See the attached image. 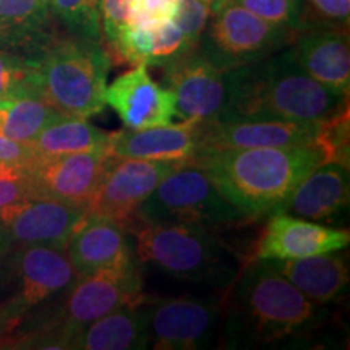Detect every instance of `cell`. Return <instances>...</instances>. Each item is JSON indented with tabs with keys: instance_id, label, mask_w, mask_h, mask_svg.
<instances>
[{
	"instance_id": "7402d4cb",
	"label": "cell",
	"mask_w": 350,
	"mask_h": 350,
	"mask_svg": "<svg viewBox=\"0 0 350 350\" xmlns=\"http://www.w3.org/2000/svg\"><path fill=\"white\" fill-rule=\"evenodd\" d=\"M288 282L317 304H329L344 297L349 287V266L336 252L304 258L268 260Z\"/></svg>"
},
{
	"instance_id": "f546056e",
	"label": "cell",
	"mask_w": 350,
	"mask_h": 350,
	"mask_svg": "<svg viewBox=\"0 0 350 350\" xmlns=\"http://www.w3.org/2000/svg\"><path fill=\"white\" fill-rule=\"evenodd\" d=\"M268 23L300 29L304 25V0H234Z\"/></svg>"
},
{
	"instance_id": "2e32d148",
	"label": "cell",
	"mask_w": 350,
	"mask_h": 350,
	"mask_svg": "<svg viewBox=\"0 0 350 350\" xmlns=\"http://www.w3.org/2000/svg\"><path fill=\"white\" fill-rule=\"evenodd\" d=\"M106 104L130 130L169 125L177 119L170 91L157 85L143 64L135 65L106 88Z\"/></svg>"
},
{
	"instance_id": "7c38bea8",
	"label": "cell",
	"mask_w": 350,
	"mask_h": 350,
	"mask_svg": "<svg viewBox=\"0 0 350 350\" xmlns=\"http://www.w3.org/2000/svg\"><path fill=\"white\" fill-rule=\"evenodd\" d=\"M151 347L156 350H195L211 342L221 318L216 299L172 297L143 300Z\"/></svg>"
},
{
	"instance_id": "d4e9b609",
	"label": "cell",
	"mask_w": 350,
	"mask_h": 350,
	"mask_svg": "<svg viewBox=\"0 0 350 350\" xmlns=\"http://www.w3.org/2000/svg\"><path fill=\"white\" fill-rule=\"evenodd\" d=\"M111 133L80 117L62 116L46 126L29 143L34 156H57L70 152L107 151Z\"/></svg>"
},
{
	"instance_id": "603a6c76",
	"label": "cell",
	"mask_w": 350,
	"mask_h": 350,
	"mask_svg": "<svg viewBox=\"0 0 350 350\" xmlns=\"http://www.w3.org/2000/svg\"><path fill=\"white\" fill-rule=\"evenodd\" d=\"M151 347L143 301L126 305L83 326L70 340V349L139 350Z\"/></svg>"
},
{
	"instance_id": "30bf717a",
	"label": "cell",
	"mask_w": 350,
	"mask_h": 350,
	"mask_svg": "<svg viewBox=\"0 0 350 350\" xmlns=\"http://www.w3.org/2000/svg\"><path fill=\"white\" fill-rule=\"evenodd\" d=\"M86 209L44 196H25L0 206V256L29 245L65 250Z\"/></svg>"
},
{
	"instance_id": "83f0119b",
	"label": "cell",
	"mask_w": 350,
	"mask_h": 350,
	"mask_svg": "<svg viewBox=\"0 0 350 350\" xmlns=\"http://www.w3.org/2000/svg\"><path fill=\"white\" fill-rule=\"evenodd\" d=\"M38 94L33 59L0 51V103Z\"/></svg>"
},
{
	"instance_id": "ac0fdd59",
	"label": "cell",
	"mask_w": 350,
	"mask_h": 350,
	"mask_svg": "<svg viewBox=\"0 0 350 350\" xmlns=\"http://www.w3.org/2000/svg\"><path fill=\"white\" fill-rule=\"evenodd\" d=\"M350 232L318 224L286 213H274L256 247V258L286 260L347 248Z\"/></svg>"
},
{
	"instance_id": "52a82bcc",
	"label": "cell",
	"mask_w": 350,
	"mask_h": 350,
	"mask_svg": "<svg viewBox=\"0 0 350 350\" xmlns=\"http://www.w3.org/2000/svg\"><path fill=\"white\" fill-rule=\"evenodd\" d=\"M299 29L268 23L234 0H216L198 51L222 72L286 49Z\"/></svg>"
},
{
	"instance_id": "74e56055",
	"label": "cell",
	"mask_w": 350,
	"mask_h": 350,
	"mask_svg": "<svg viewBox=\"0 0 350 350\" xmlns=\"http://www.w3.org/2000/svg\"><path fill=\"white\" fill-rule=\"evenodd\" d=\"M23 167H13V165H7V164H0V177H5V175H13Z\"/></svg>"
},
{
	"instance_id": "484cf974",
	"label": "cell",
	"mask_w": 350,
	"mask_h": 350,
	"mask_svg": "<svg viewBox=\"0 0 350 350\" xmlns=\"http://www.w3.org/2000/svg\"><path fill=\"white\" fill-rule=\"evenodd\" d=\"M62 116L36 94L5 100L0 103V135L13 142L29 144L46 126Z\"/></svg>"
},
{
	"instance_id": "4dcf8cb0",
	"label": "cell",
	"mask_w": 350,
	"mask_h": 350,
	"mask_svg": "<svg viewBox=\"0 0 350 350\" xmlns=\"http://www.w3.org/2000/svg\"><path fill=\"white\" fill-rule=\"evenodd\" d=\"M216 0H182L175 23L178 25L185 39L188 51L198 49V44L211 16Z\"/></svg>"
},
{
	"instance_id": "4316f807",
	"label": "cell",
	"mask_w": 350,
	"mask_h": 350,
	"mask_svg": "<svg viewBox=\"0 0 350 350\" xmlns=\"http://www.w3.org/2000/svg\"><path fill=\"white\" fill-rule=\"evenodd\" d=\"M49 3L51 10L67 26L70 34L100 42L103 0H49Z\"/></svg>"
},
{
	"instance_id": "e575fe53",
	"label": "cell",
	"mask_w": 350,
	"mask_h": 350,
	"mask_svg": "<svg viewBox=\"0 0 350 350\" xmlns=\"http://www.w3.org/2000/svg\"><path fill=\"white\" fill-rule=\"evenodd\" d=\"M34 159V152L29 144L18 142L0 135V164L13 165V167H25Z\"/></svg>"
},
{
	"instance_id": "ffe728a7",
	"label": "cell",
	"mask_w": 350,
	"mask_h": 350,
	"mask_svg": "<svg viewBox=\"0 0 350 350\" xmlns=\"http://www.w3.org/2000/svg\"><path fill=\"white\" fill-rule=\"evenodd\" d=\"M291 49L300 67L313 80L334 93L349 96L350 47L347 33L319 26L300 28Z\"/></svg>"
},
{
	"instance_id": "8fae6325",
	"label": "cell",
	"mask_w": 350,
	"mask_h": 350,
	"mask_svg": "<svg viewBox=\"0 0 350 350\" xmlns=\"http://www.w3.org/2000/svg\"><path fill=\"white\" fill-rule=\"evenodd\" d=\"M107 151L34 156L23 167L34 196L88 208L111 165Z\"/></svg>"
},
{
	"instance_id": "ba28073f",
	"label": "cell",
	"mask_w": 350,
	"mask_h": 350,
	"mask_svg": "<svg viewBox=\"0 0 350 350\" xmlns=\"http://www.w3.org/2000/svg\"><path fill=\"white\" fill-rule=\"evenodd\" d=\"M143 278L138 261L124 269L81 278L64 294L62 308L31 347L70 349V340L83 326L126 305H139Z\"/></svg>"
},
{
	"instance_id": "e0dca14e",
	"label": "cell",
	"mask_w": 350,
	"mask_h": 350,
	"mask_svg": "<svg viewBox=\"0 0 350 350\" xmlns=\"http://www.w3.org/2000/svg\"><path fill=\"white\" fill-rule=\"evenodd\" d=\"M78 279L124 269L137 261L125 227L106 217L86 216L65 245Z\"/></svg>"
},
{
	"instance_id": "f35d334b",
	"label": "cell",
	"mask_w": 350,
	"mask_h": 350,
	"mask_svg": "<svg viewBox=\"0 0 350 350\" xmlns=\"http://www.w3.org/2000/svg\"><path fill=\"white\" fill-rule=\"evenodd\" d=\"M7 331H8L7 325H5V323H3V319L0 318V334H2V332H7Z\"/></svg>"
},
{
	"instance_id": "8992f818",
	"label": "cell",
	"mask_w": 350,
	"mask_h": 350,
	"mask_svg": "<svg viewBox=\"0 0 350 350\" xmlns=\"http://www.w3.org/2000/svg\"><path fill=\"white\" fill-rule=\"evenodd\" d=\"M245 219L248 217L219 193L203 170L185 164L169 174L144 198L131 224H180L211 230L213 227L239 224Z\"/></svg>"
},
{
	"instance_id": "836d02e7",
	"label": "cell",
	"mask_w": 350,
	"mask_h": 350,
	"mask_svg": "<svg viewBox=\"0 0 350 350\" xmlns=\"http://www.w3.org/2000/svg\"><path fill=\"white\" fill-rule=\"evenodd\" d=\"M130 2L131 0H103L100 25H103V36L107 42H111L120 29L129 25Z\"/></svg>"
},
{
	"instance_id": "9c48e42d",
	"label": "cell",
	"mask_w": 350,
	"mask_h": 350,
	"mask_svg": "<svg viewBox=\"0 0 350 350\" xmlns=\"http://www.w3.org/2000/svg\"><path fill=\"white\" fill-rule=\"evenodd\" d=\"M12 253L16 291L0 306V318L8 329L33 308L64 295L78 281L75 268L62 248L29 245Z\"/></svg>"
},
{
	"instance_id": "1f68e13d",
	"label": "cell",
	"mask_w": 350,
	"mask_h": 350,
	"mask_svg": "<svg viewBox=\"0 0 350 350\" xmlns=\"http://www.w3.org/2000/svg\"><path fill=\"white\" fill-rule=\"evenodd\" d=\"M152 31V52L151 59L148 65H154V67L163 68L164 65L177 59L183 54H188L185 39L178 28V25L175 23V20H169L156 26Z\"/></svg>"
},
{
	"instance_id": "277c9868",
	"label": "cell",
	"mask_w": 350,
	"mask_h": 350,
	"mask_svg": "<svg viewBox=\"0 0 350 350\" xmlns=\"http://www.w3.org/2000/svg\"><path fill=\"white\" fill-rule=\"evenodd\" d=\"M38 94L67 117L90 119L106 107L112 59L99 41L52 36L33 57Z\"/></svg>"
},
{
	"instance_id": "f1b7e54d",
	"label": "cell",
	"mask_w": 350,
	"mask_h": 350,
	"mask_svg": "<svg viewBox=\"0 0 350 350\" xmlns=\"http://www.w3.org/2000/svg\"><path fill=\"white\" fill-rule=\"evenodd\" d=\"M111 59L130 65H148L152 52V31L138 26L125 25L119 34L107 42Z\"/></svg>"
},
{
	"instance_id": "5bb4252c",
	"label": "cell",
	"mask_w": 350,
	"mask_h": 350,
	"mask_svg": "<svg viewBox=\"0 0 350 350\" xmlns=\"http://www.w3.org/2000/svg\"><path fill=\"white\" fill-rule=\"evenodd\" d=\"M164 85L172 94L178 120L211 122L227 106L226 72L209 62L198 49L164 65Z\"/></svg>"
},
{
	"instance_id": "3957f363",
	"label": "cell",
	"mask_w": 350,
	"mask_h": 350,
	"mask_svg": "<svg viewBox=\"0 0 350 350\" xmlns=\"http://www.w3.org/2000/svg\"><path fill=\"white\" fill-rule=\"evenodd\" d=\"M326 312L268 260L247 265L232 288L224 338L229 347L268 344L318 326Z\"/></svg>"
},
{
	"instance_id": "d6a6232c",
	"label": "cell",
	"mask_w": 350,
	"mask_h": 350,
	"mask_svg": "<svg viewBox=\"0 0 350 350\" xmlns=\"http://www.w3.org/2000/svg\"><path fill=\"white\" fill-rule=\"evenodd\" d=\"M182 0H131L129 8V25L154 29L164 21L174 20Z\"/></svg>"
},
{
	"instance_id": "cb8c5ba5",
	"label": "cell",
	"mask_w": 350,
	"mask_h": 350,
	"mask_svg": "<svg viewBox=\"0 0 350 350\" xmlns=\"http://www.w3.org/2000/svg\"><path fill=\"white\" fill-rule=\"evenodd\" d=\"M49 0H0V46L31 49L33 57L52 38Z\"/></svg>"
},
{
	"instance_id": "9a60e30c",
	"label": "cell",
	"mask_w": 350,
	"mask_h": 350,
	"mask_svg": "<svg viewBox=\"0 0 350 350\" xmlns=\"http://www.w3.org/2000/svg\"><path fill=\"white\" fill-rule=\"evenodd\" d=\"M319 125L281 119H216L201 122L198 152L318 144Z\"/></svg>"
},
{
	"instance_id": "44dd1931",
	"label": "cell",
	"mask_w": 350,
	"mask_h": 350,
	"mask_svg": "<svg viewBox=\"0 0 350 350\" xmlns=\"http://www.w3.org/2000/svg\"><path fill=\"white\" fill-rule=\"evenodd\" d=\"M349 165L323 163L294 188L275 213H286L306 221H327L349 204Z\"/></svg>"
},
{
	"instance_id": "4fadbf2b",
	"label": "cell",
	"mask_w": 350,
	"mask_h": 350,
	"mask_svg": "<svg viewBox=\"0 0 350 350\" xmlns=\"http://www.w3.org/2000/svg\"><path fill=\"white\" fill-rule=\"evenodd\" d=\"M185 164L113 156L94 198L88 204L86 216L112 219L126 229L144 198L152 193L161 180Z\"/></svg>"
},
{
	"instance_id": "d590c367",
	"label": "cell",
	"mask_w": 350,
	"mask_h": 350,
	"mask_svg": "<svg viewBox=\"0 0 350 350\" xmlns=\"http://www.w3.org/2000/svg\"><path fill=\"white\" fill-rule=\"evenodd\" d=\"M31 195V187H29V182L28 178H26L23 169L13 175L0 177V206L10 203V201L25 198V196Z\"/></svg>"
},
{
	"instance_id": "6da1fadb",
	"label": "cell",
	"mask_w": 350,
	"mask_h": 350,
	"mask_svg": "<svg viewBox=\"0 0 350 350\" xmlns=\"http://www.w3.org/2000/svg\"><path fill=\"white\" fill-rule=\"evenodd\" d=\"M227 106L219 119H281L323 124L344 107L347 96L313 80L291 47L226 72Z\"/></svg>"
},
{
	"instance_id": "7a4b0ae2",
	"label": "cell",
	"mask_w": 350,
	"mask_h": 350,
	"mask_svg": "<svg viewBox=\"0 0 350 350\" xmlns=\"http://www.w3.org/2000/svg\"><path fill=\"white\" fill-rule=\"evenodd\" d=\"M323 163L319 144L300 148L204 151L188 164L203 170L219 193L248 219L274 214L294 188Z\"/></svg>"
},
{
	"instance_id": "d6986e66",
	"label": "cell",
	"mask_w": 350,
	"mask_h": 350,
	"mask_svg": "<svg viewBox=\"0 0 350 350\" xmlns=\"http://www.w3.org/2000/svg\"><path fill=\"white\" fill-rule=\"evenodd\" d=\"M198 120H182V124L151 126L144 130L112 131L109 152L116 157L150 161H177L190 163L198 151Z\"/></svg>"
},
{
	"instance_id": "5b68a950",
	"label": "cell",
	"mask_w": 350,
	"mask_h": 350,
	"mask_svg": "<svg viewBox=\"0 0 350 350\" xmlns=\"http://www.w3.org/2000/svg\"><path fill=\"white\" fill-rule=\"evenodd\" d=\"M129 229L137 237V256L170 278L221 286L234 278L229 255L213 232L180 224H142Z\"/></svg>"
},
{
	"instance_id": "8d00e7d4",
	"label": "cell",
	"mask_w": 350,
	"mask_h": 350,
	"mask_svg": "<svg viewBox=\"0 0 350 350\" xmlns=\"http://www.w3.org/2000/svg\"><path fill=\"white\" fill-rule=\"evenodd\" d=\"M308 2L323 18L349 23L350 0H308Z\"/></svg>"
}]
</instances>
